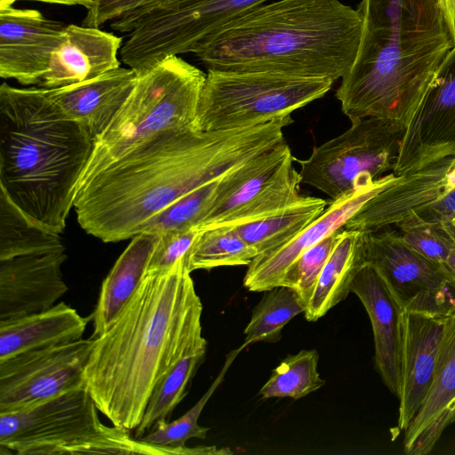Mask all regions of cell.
Returning a JSON list of instances; mask_svg holds the SVG:
<instances>
[{
  "label": "cell",
  "instance_id": "obj_1",
  "mask_svg": "<svg viewBox=\"0 0 455 455\" xmlns=\"http://www.w3.org/2000/svg\"><path fill=\"white\" fill-rule=\"evenodd\" d=\"M292 123L286 115L231 130H166L79 183L77 222L104 243L132 238L181 196L284 140L283 130Z\"/></svg>",
  "mask_w": 455,
  "mask_h": 455
},
{
  "label": "cell",
  "instance_id": "obj_2",
  "mask_svg": "<svg viewBox=\"0 0 455 455\" xmlns=\"http://www.w3.org/2000/svg\"><path fill=\"white\" fill-rule=\"evenodd\" d=\"M203 304L188 255L170 268L147 272L136 292L97 338L84 387L112 425H140L162 378L183 357L206 349Z\"/></svg>",
  "mask_w": 455,
  "mask_h": 455
},
{
  "label": "cell",
  "instance_id": "obj_3",
  "mask_svg": "<svg viewBox=\"0 0 455 455\" xmlns=\"http://www.w3.org/2000/svg\"><path fill=\"white\" fill-rule=\"evenodd\" d=\"M356 58L336 92L350 122L375 117L407 128L452 39L438 0H362Z\"/></svg>",
  "mask_w": 455,
  "mask_h": 455
},
{
  "label": "cell",
  "instance_id": "obj_4",
  "mask_svg": "<svg viewBox=\"0 0 455 455\" xmlns=\"http://www.w3.org/2000/svg\"><path fill=\"white\" fill-rule=\"evenodd\" d=\"M363 19L340 0H279L233 19L193 52L207 70L341 79L360 45Z\"/></svg>",
  "mask_w": 455,
  "mask_h": 455
},
{
  "label": "cell",
  "instance_id": "obj_5",
  "mask_svg": "<svg viewBox=\"0 0 455 455\" xmlns=\"http://www.w3.org/2000/svg\"><path fill=\"white\" fill-rule=\"evenodd\" d=\"M93 145L47 89L1 84L0 191L33 221L64 231Z\"/></svg>",
  "mask_w": 455,
  "mask_h": 455
},
{
  "label": "cell",
  "instance_id": "obj_6",
  "mask_svg": "<svg viewBox=\"0 0 455 455\" xmlns=\"http://www.w3.org/2000/svg\"><path fill=\"white\" fill-rule=\"evenodd\" d=\"M85 387L32 406L0 413V454L168 455L169 449L108 427Z\"/></svg>",
  "mask_w": 455,
  "mask_h": 455
},
{
  "label": "cell",
  "instance_id": "obj_7",
  "mask_svg": "<svg viewBox=\"0 0 455 455\" xmlns=\"http://www.w3.org/2000/svg\"><path fill=\"white\" fill-rule=\"evenodd\" d=\"M205 78V73L179 56L168 57L137 75L126 101L94 140L80 182L166 130L196 127Z\"/></svg>",
  "mask_w": 455,
  "mask_h": 455
},
{
  "label": "cell",
  "instance_id": "obj_8",
  "mask_svg": "<svg viewBox=\"0 0 455 455\" xmlns=\"http://www.w3.org/2000/svg\"><path fill=\"white\" fill-rule=\"evenodd\" d=\"M333 83L271 72L208 70L196 128L212 132L265 124L323 97Z\"/></svg>",
  "mask_w": 455,
  "mask_h": 455
},
{
  "label": "cell",
  "instance_id": "obj_9",
  "mask_svg": "<svg viewBox=\"0 0 455 455\" xmlns=\"http://www.w3.org/2000/svg\"><path fill=\"white\" fill-rule=\"evenodd\" d=\"M405 129L375 117L352 121L344 132L314 147L307 158L298 160L302 184L331 201L376 185L393 173Z\"/></svg>",
  "mask_w": 455,
  "mask_h": 455
},
{
  "label": "cell",
  "instance_id": "obj_10",
  "mask_svg": "<svg viewBox=\"0 0 455 455\" xmlns=\"http://www.w3.org/2000/svg\"><path fill=\"white\" fill-rule=\"evenodd\" d=\"M284 140L222 174L214 202L199 229L240 226L295 203L302 196V182Z\"/></svg>",
  "mask_w": 455,
  "mask_h": 455
},
{
  "label": "cell",
  "instance_id": "obj_11",
  "mask_svg": "<svg viewBox=\"0 0 455 455\" xmlns=\"http://www.w3.org/2000/svg\"><path fill=\"white\" fill-rule=\"evenodd\" d=\"M267 0H186L140 21L123 44V63L140 74L161 60L193 52L241 13Z\"/></svg>",
  "mask_w": 455,
  "mask_h": 455
},
{
  "label": "cell",
  "instance_id": "obj_12",
  "mask_svg": "<svg viewBox=\"0 0 455 455\" xmlns=\"http://www.w3.org/2000/svg\"><path fill=\"white\" fill-rule=\"evenodd\" d=\"M365 261L381 273L404 311L448 315L455 310V275L432 261L390 227L362 233Z\"/></svg>",
  "mask_w": 455,
  "mask_h": 455
},
{
  "label": "cell",
  "instance_id": "obj_13",
  "mask_svg": "<svg viewBox=\"0 0 455 455\" xmlns=\"http://www.w3.org/2000/svg\"><path fill=\"white\" fill-rule=\"evenodd\" d=\"M93 339L48 346L0 360V413L84 387Z\"/></svg>",
  "mask_w": 455,
  "mask_h": 455
},
{
  "label": "cell",
  "instance_id": "obj_14",
  "mask_svg": "<svg viewBox=\"0 0 455 455\" xmlns=\"http://www.w3.org/2000/svg\"><path fill=\"white\" fill-rule=\"evenodd\" d=\"M451 156H455V47L405 129L393 174L412 172Z\"/></svg>",
  "mask_w": 455,
  "mask_h": 455
},
{
  "label": "cell",
  "instance_id": "obj_15",
  "mask_svg": "<svg viewBox=\"0 0 455 455\" xmlns=\"http://www.w3.org/2000/svg\"><path fill=\"white\" fill-rule=\"evenodd\" d=\"M454 189L455 156H451L395 176L390 184L368 200L343 228L368 233L395 227Z\"/></svg>",
  "mask_w": 455,
  "mask_h": 455
},
{
  "label": "cell",
  "instance_id": "obj_16",
  "mask_svg": "<svg viewBox=\"0 0 455 455\" xmlns=\"http://www.w3.org/2000/svg\"><path fill=\"white\" fill-rule=\"evenodd\" d=\"M67 25L34 9L0 7V76L40 87Z\"/></svg>",
  "mask_w": 455,
  "mask_h": 455
},
{
  "label": "cell",
  "instance_id": "obj_17",
  "mask_svg": "<svg viewBox=\"0 0 455 455\" xmlns=\"http://www.w3.org/2000/svg\"><path fill=\"white\" fill-rule=\"evenodd\" d=\"M395 178L389 173L376 185L353 191L333 200L325 211L282 246L258 254L247 266L243 286L250 291H265L280 285L290 265L307 249L343 228L347 221L371 197Z\"/></svg>",
  "mask_w": 455,
  "mask_h": 455
},
{
  "label": "cell",
  "instance_id": "obj_18",
  "mask_svg": "<svg viewBox=\"0 0 455 455\" xmlns=\"http://www.w3.org/2000/svg\"><path fill=\"white\" fill-rule=\"evenodd\" d=\"M65 246L0 260V321L44 311L68 291Z\"/></svg>",
  "mask_w": 455,
  "mask_h": 455
},
{
  "label": "cell",
  "instance_id": "obj_19",
  "mask_svg": "<svg viewBox=\"0 0 455 455\" xmlns=\"http://www.w3.org/2000/svg\"><path fill=\"white\" fill-rule=\"evenodd\" d=\"M446 316L419 311L403 313L398 433L409 427L430 389Z\"/></svg>",
  "mask_w": 455,
  "mask_h": 455
},
{
  "label": "cell",
  "instance_id": "obj_20",
  "mask_svg": "<svg viewBox=\"0 0 455 455\" xmlns=\"http://www.w3.org/2000/svg\"><path fill=\"white\" fill-rule=\"evenodd\" d=\"M370 318L375 365L386 387L397 397L401 389L402 316L403 308L388 283L371 262L364 261L350 287Z\"/></svg>",
  "mask_w": 455,
  "mask_h": 455
},
{
  "label": "cell",
  "instance_id": "obj_21",
  "mask_svg": "<svg viewBox=\"0 0 455 455\" xmlns=\"http://www.w3.org/2000/svg\"><path fill=\"white\" fill-rule=\"evenodd\" d=\"M452 424H455V310L445 319L430 389L404 431V453H430L444 430Z\"/></svg>",
  "mask_w": 455,
  "mask_h": 455
},
{
  "label": "cell",
  "instance_id": "obj_22",
  "mask_svg": "<svg viewBox=\"0 0 455 455\" xmlns=\"http://www.w3.org/2000/svg\"><path fill=\"white\" fill-rule=\"evenodd\" d=\"M123 44L122 37L99 28L67 25L40 87L60 88L120 68Z\"/></svg>",
  "mask_w": 455,
  "mask_h": 455
},
{
  "label": "cell",
  "instance_id": "obj_23",
  "mask_svg": "<svg viewBox=\"0 0 455 455\" xmlns=\"http://www.w3.org/2000/svg\"><path fill=\"white\" fill-rule=\"evenodd\" d=\"M136 80L135 71L120 67L86 81L47 91L50 99L83 124L95 140L124 104Z\"/></svg>",
  "mask_w": 455,
  "mask_h": 455
},
{
  "label": "cell",
  "instance_id": "obj_24",
  "mask_svg": "<svg viewBox=\"0 0 455 455\" xmlns=\"http://www.w3.org/2000/svg\"><path fill=\"white\" fill-rule=\"evenodd\" d=\"M90 320L61 301L42 312L0 321V360L83 339Z\"/></svg>",
  "mask_w": 455,
  "mask_h": 455
},
{
  "label": "cell",
  "instance_id": "obj_25",
  "mask_svg": "<svg viewBox=\"0 0 455 455\" xmlns=\"http://www.w3.org/2000/svg\"><path fill=\"white\" fill-rule=\"evenodd\" d=\"M159 235L141 232L134 235L104 279L90 319L100 336L131 300L145 275Z\"/></svg>",
  "mask_w": 455,
  "mask_h": 455
},
{
  "label": "cell",
  "instance_id": "obj_26",
  "mask_svg": "<svg viewBox=\"0 0 455 455\" xmlns=\"http://www.w3.org/2000/svg\"><path fill=\"white\" fill-rule=\"evenodd\" d=\"M364 261L362 233L342 228L307 302L304 312L307 321H317L347 298Z\"/></svg>",
  "mask_w": 455,
  "mask_h": 455
},
{
  "label": "cell",
  "instance_id": "obj_27",
  "mask_svg": "<svg viewBox=\"0 0 455 455\" xmlns=\"http://www.w3.org/2000/svg\"><path fill=\"white\" fill-rule=\"evenodd\" d=\"M326 200L301 196L292 204L261 220L233 227L258 254L273 251L297 235L326 209Z\"/></svg>",
  "mask_w": 455,
  "mask_h": 455
},
{
  "label": "cell",
  "instance_id": "obj_28",
  "mask_svg": "<svg viewBox=\"0 0 455 455\" xmlns=\"http://www.w3.org/2000/svg\"><path fill=\"white\" fill-rule=\"evenodd\" d=\"M61 247L60 234L33 221L0 191V260Z\"/></svg>",
  "mask_w": 455,
  "mask_h": 455
},
{
  "label": "cell",
  "instance_id": "obj_29",
  "mask_svg": "<svg viewBox=\"0 0 455 455\" xmlns=\"http://www.w3.org/2000/svg\"><path fill=\"white\" fill-rule=\"evenodd\" d=\"M306 307L292 288L280 285L265 291L244 329L243 345L246 347L256 342L279 341L283 327L296 315L304 314Z\"/></svg>",
  "mask_w": 455,
  "mask_h": 455
},
{
  "label": "cell",
  "instance_id": "obj_30",
  "mask_svg": "<svg viewBox=\"0 0 455 455\" xmlns=\"http://www.w3.org/2000/svg\"><path fill=\"white\" fill-rule=\"evenodd\" d=\"M258 251L245 243L233 227L201 229L188 253V267L210 270L219 267L248 266Z\"/></svg>",
  "mask_w": 455,
  "mask_h": 455
},
{
  "label": "cell",
  "instance_id": "obj_31",
  "mask_svg": "<svg viewBox=\"0 0 455 455\" xmlns=\"http://www.w3.org/2000/svg\"><path fill=\"white\" fill-rule=\"evenodd\" d=\"M206 349L183 357L155 387L142 419L135 429V437L140 439L158 421L168 420L175 407L187 394V387L203 363Z\"/></svg>",
  "mask_w": 455,
  "mask_h": 455
},
{
  "label": "cell",
  "instance_id": "obj_32",
  "mask_svg": "<svg viewBox=\"0 0 455 455\" xmlns=\"http://www.w3.org/2000/svg\"><path fill=\"white\" fill-rule=\"evenodd\" d=\"M319 354L315 349H304L288 355L275 367L259 395L264 398L300 399L321 388L325 381L317 370Z\"/></svg>",
  "mask_w": 455,
  "mask_h": 455
},
{
  "label": "cell",
  "instance_id": "obj_33",
  "mask_svg": "<svg viewBox=\"0 0 455 455\" xmlns=\"http://www.w3.org/2000/svg\"><path fill=\"white\" fill-rule=\"evenodd\" d=\"M220 177L176 199L148 220L141 232L161 235L191 228L199 229L216 197Z\"/></svg>",
  "mask_w": 455,
  "mask_h": 455
},
{
  "label": "cell",
  "instance_id": "obj_34",
  "mask_svg": "<svg viewBox=\"0 0 455 455\" xmlns=\"http://www.w3.org/2000/svg\"><path fill=\"white\" fill-rule=\"evenodd\" d=\"M244 347L242 344L227 355L218 376L192 408L173 421H158L140 440L155 445L180 449L187 447L186 443L190 438L205 439L210 428L198 424L199 417L214 391L223 381L232 363Z\"/></svg>",
  "mask_w": 455,
  "mask_h": 455
},
{
  "label": "cell",
  "instance_id": "obj_35",
  "mask_svg": "<svg viewBox=\"0 0 455 455\" xmlns=\"http://www.w3.org/2000/svg\"><path fill=\"white\" fill-rule=\"evenodd\" d=\"M186 0H94L83 26L100 28L111 21L112 29L130 33L146 18L169 10Z\"/></svg>",
  "mask_w": 455,
  "mask_h": 455
},
{
  "label": "cell",
  "instance_id": "obj_36",
  "mask_svg": "<svg viewBox=\"0 0 455 455\" xmlns=\"http://www.w3.org/2000/svg\"><path fill=\"white\" fill-rule=\"evenodd\" d=\"M340 230L329 235L302 252L290 265L282 277L280 285L295 290L306 305H307L320 273L337 243Z\"/></svg>",
  "mask_w": 455,
  "mask_h": 455
},
{
  "label": "cell",
  "instance_id": "obj_37",
  "mask_svg": "<svg viewBox=\"0 0 455 455\" xmlns=\"http://www.w3.org/2000/svg\"><path fill=\"white\" fill-rule=\"evenodd\" d=\"M395 227L412 249L432 261L445 264L454 243L439 225L412 213Z\"/></svg>",
  "mask_w": 455,
  "mask_h": 455
},
{
  "label": "cell",
  "instance_id": "obj_38",
  "mask_svg": "<svg viewBox=\"0 0 455 455\" xmlns=\"http://www.w3.org/2000/svg\"><path fill=\"white\" fill-rule=\"evenodd\" d=\"M199 231L198 228H191L161 235L147 272L170 268L179 259L188 255Z\"/></svg>",
  "mask_w": 455,
  "mask_h": 455
},
{
  "label": "cell",
  "instance_id": "obj_39",
  "mask_svg": "<svg viewBox=\"0 0 455 455\" xmlns=\"http://www.w3.org/2000/svg\"><path fill=\"white\" fill-rule=\"evenodd\" d=\"M416 213L423 220L443 224L455 218V189L443 199L419 210Z\"/></svg>",
  "mask_w": 455,
  "mask_h": 455
},
{
  "label": "cell",
  "instance_id": "obj_40",
  "mask_svg": "<svg viewBox=\"0 0 455 455\" xmlns=\"http://www.w3.org/2000/svg\"><path fill=\"white\" fill-rule=\"evenodd\" d=\"M455 47V0H438Z\"/></svg>",
  "mask_w": 455,
  "mask_h": 455
},
{
  "label": "cell",
  "instance_id": "obj_41",
  "mask_svg": "<svg viewBox=\"0 0 455 455\" xmlns=\"http://www.w3.org/2000/svg\"><path fill=\"white\" fill-rule=\"evenodd\" d=\"M17 1L22 0H0L1 6H10ZM27 1H36L47 4H63V5H82L86 9H89L93 4L94 0H27Z\"/></svg>",
  "mask_w": 455,
  "mask_h": 455
},
{
  "label": "cell",
  "instance_id": "obj_42",
  "mask_svg": "<svg viewBox=\"0 0 455 455\" xmlns=\"http://www.w3.org/2000/svg\"><path fill=\"white\" fill-rule=\"evenodd\" d=\"M439 225L445 234L449 236V238L451 240V242L455 244V218L445 222L443 224H437Z\"/></svg>",
  "mask_w": 455,
  "mask_h": 455
},
{
  "label": "cell",
  "instance_id": "obj_43",
  "mask_svg": "<svg viewBox=\"0 0 455 455\" xmlns=\"http://www.w3.org/2000/svg\"><path fill=\"white\" fill-rule=\"evenodd\" d=\"M445 265L455 275V244L448 256Z\"/></svg>",
  "mask_w": 455,
  "mask_h": 455
}]
</instances>
